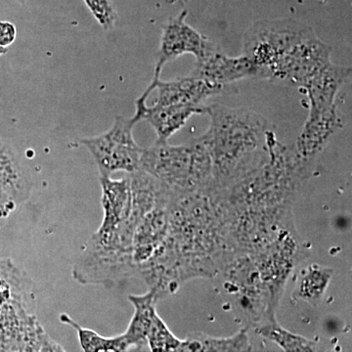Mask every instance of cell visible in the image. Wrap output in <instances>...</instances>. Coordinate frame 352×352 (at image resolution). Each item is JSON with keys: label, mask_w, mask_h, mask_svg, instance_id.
<instances>
[{"label": "cell", "mask_w": 352, "mask_h": 352, "mask_svg": "<svg viewBox=\"0 0 352 352\" xmlns=\"http://www.w3.org/2000/svg\"><path fill=\"white\" fill-rule=\"evenodd\" d=\"M210 127L199 138L212 161L210 191L228 189L270 157L273 129L267 119L247 108L206 107Z\"/></svg>", "instance_id": "obj_1"}, {"label": "cell", "mask_w": 352, "mask_h": 352, "mask_svg": "<svg viewBox=\"0 0 352 352\" xmlns=\"http://www.w3.org/2000/svg\"><path fill=\"white\" fill-rule=\"evenodd\" d=\"M139 170L149 173L173 197L207 190L212 182V161L199 138L179 146L156 141L143 150Z\"/></svg>", "instance_id": "obj_2"}, {"label": "cell", "mask_w": 352, "mask_h": 352, "mask_svg": "<svg viewBox=\"0 0 352 352\" xmlns=\"http://www.w3.org/2000/svg\"><path fill=\"white\" fill-rule=\"evenodd\" d=\"M349 76L351 69L331 62L300 87L309 100L307 120L295 146L302 159L314 163L333 133L342 127L337 96Z\"/></svg>", "instance_id": "obj_3"}, {"label": "cell", "mask_w": 352, "mask_h": 352, "mask_svg": "<svg viewBox=\"0 0 352 352\" xmlns=\"http://www.w3.org/2000/svg\"><path fill=\"white\" fill-rule=\"evenodd\" d=\"M133 118H116L112 127L101 135L80 140L94 157L101 177H110L117 171L132 173L140 168L142 148L133 138Z\"/></svg>", "instance_id": "obj_4"}, {"label": "cell", "mask_w": 352, "mask_h": 352, "mask_svg": "<svg viewBox=\"0 0 352 352\" xmlns=\"http://www.w3.org/2000/svg\"><path fill=\"white\" fill-rule=\"evenodd\" d=\"M312 31L309 25L292 19L259 21L245 32L243 54L267 72L271 65Z\"/></svg>", "instance_id": "obj_5"}, {"label": "cell", "mask_w": 352, "mask_h": 352, "mask_svg": "<svg viewBox=\"0 0 352 352\" xmlns=\"http://www.w3.org/2000/svg\"><path fill=\"white\" fill-rule=\"evenodd\" d=\"M330 46L312 31L267 69L268 80L300 88L331 62Z\"/></svg>", "instance_id": "obj_6"}, {"label": "cell", "mask_w": 352, "mask_h": 352, "mask_svg": "<svg viewBox=\"0 0 352 352\" xmlns=\"http://www.w3.org/2000/svg\"><path fill=\"white\" fill-rule=\"evenodd\" d=\"M186 11L164 25L155 71L162 72L164 65L183 54H193L200 61L215 50L214 44L186 23Z\"/></svg>", "instance_id": "obj_7"}, {"label": "cell", "mask_w": 352, "mask_h": 352, "mask_svg": "<svg viewBox=\"0 0 352 352\" xmlns=\"http://www.w3.org/2000/svg\"><path fill=\"white\" fill-rule=\"evenodd\" d=\"M161 72H154L151 87L157 90V105L187 106L201 107L204 102L215 95L232 94L234 87H222L206 82L203 78L190 75L186 78H176L170 82H163L160 78Z\"/></svg>", "instance_id": "obj_8"}, {"label": "cell", "mask_w": 352, "mask_h": 352, "mask_svg": "<svg viewBox=\"0 0 352 352\" xmlns=\"http://www.w3.org/2000/svg\"><path fill=\"white\" fill-rule=\"evenodd\" d=\"M191 75L222 87H231L233 82L245 78L267 80L268 78L267 72L245 55L229 57L217 50L200 61H196Z\"/></svg>", "instance_id": "obj_9"}, {"label": "cell", "mask_w": 352, "mask_h": 352, "mask_svg": "<svg viewBox=\"0 0 352 352\" xmlns=\"http://www.w3.org/2000/svg\"><path fill=\"white\" fill-rule=\"evenodd\" d=\"M150 94L144 91L140 98L136 100V112L133 119L136 122L147 120L156 131L157 142H168V139L186 124L192 116L205 113L206 106L201 107H187L176 105H147Z\"/></svg>", "instance_id": "obj_10"}, {"label": "cell", "mask_w": 352, "mask_h": 352, "mask_svg": "<svg viewBox=\"0 0 352 352\" xmlns=\"http://www.w3.org/2000/svg\"><path fill=\"white\" fill-rule=\"evenodd\" d=\"M102 207L103 220L98 230L110 232L131 217L132 212V191L131 177L120 180L101 177Z\"/></svg>", "instance_id": "obj_11"}, {"label": "cell", "mask_w": 352, "mask_h": 352, "mask_svg": "<svg viewBox=\"0 0 352 352\" xmlns=\"http://www.w3.org/2000/svg\"><path fill=\"white\" fill-rule=\"evenodd\" d=\"M129 302L133 305L134 314L129 328L124 333L129 346L142 349L147 344V335L155 314H157V300L156 291L150 289L142 296H129Z\"/></svg>", "instance_id": "obj_12"}, {"label": "cell", "mask_w": 352, "mask_h": 352, "mask_svg": "<svg viewBox=\"0 0 352 352\" xmlns=\"http://www.w3.org/2000/svg\"><path fill=\"white\" fill-rule=\"evenodd\" d=\"M247 329L227 338H214L204 333H197L182 340V352H236L252 351Z\"/></svg>", "instance_id": "obj_13"}, {"label": "cell", "mask_w": 352, "mask_h": 352, "mask_svg": "<svg viewBox=\"0 0 352 352\" xmlns=\"http://www.w3.org/2000/svg\"><path fill=\"white\" fill-rule=\"evenodd\" d=\"M333 274V271L331 268L311 264L298 280L294 296L296 300H302L312 307H317L323 300Z\"/></svg>", "instance_id": "obj_14"}, {"label": "cell", "mask_w": 352, "mask_h": 352, "mask_svg": "<svg viewBox=\"0 0 352 352\" xmlns=\"http://www.w3.org/2000/svg\"><path fill=\"white\" fill-rule=\"evenodd\" d=\"M256 332L270 342H274L287 352H308L316 351V344L302 336L289 332L278 323L275 314L266 317L263 323L259 324Z\"/></svg>", "instance_id": "obj_15"}, {"label": "cell", "mask_w": 352, "mask_h": 352, "mask_svg": "<svg viewBox=\"0 0 352 352\" xmlns=\"http://www.w3.org/2000/svg\"><path fill=\"white\" fill-rule=\"evenodd\" d=\"M59 319L65 325L75 329L78 336V340H80V346L85 351L122 352L131 349L124 333L113 338L102 337L98 333L82 327L67 314L60 315Z\"/></svg>", "instance_id": "obj_16"}, {"label": "cell", "mask_w": 352, "mask_h": 352, "mask_svg": "<svg viewBox=\"0 0 352 352\" xmlns=\"http://www.w3.org/2000/svg\"><path fill=\"white\" fill-rule=\"evenodd\" d=\"M182 340L176 338L163 319L155 314L147 335V344L154 352L180 351Z\"/></svg>", "instance_id": "obj_17"}, {"label": "cell", "mask_w": 352, "mask_h": 352, "mask_svg": "<svg viewBox=\"0 0 352 352\" xmlns=\"http://www.w3.org/2000/svg\"><path fill=\"white\" fill-rule=\"evenodd\" d=\"M95 19L105 31H111L115 27L118 14L110 0H83Z\"/></svg>", "instance_id": "obj_18"}, {"label": "cell", "mask_w": 352, "mask_h": 352, "mask_svg": "<svg viewBox=\"0 0 352 352\" xmlns=\"http://www.w3.org/2000/svg\"><path fill=\"white\" fill-rule=\"evenodd\" d=\"M17 30L10 22H0V47L7 48L15 41Z\"/></svg>", "instance_id": "obj_19"}, {"label": "cell", "mask_w": 352, "mask_h": 352, "mask_svg": "<svg viewBox=\"0 0 352 352\" xmlns=\"http://www.w3.org/2000/svg\"><path fill=\"white\" fill-rule=\"evenodd\" d=\"M7 51H8L7 48L0 47V56H2V55L6 54V53H7Z\"/></svg>", "instance_id": "obj_20"}, {"label": "cell", "mask_w": 352, "mask_h": 352, "mask_svg": "<svg viewBox=\"0 0 352 352\" xmlns=\"http://www.w3.org/2000/svg\"><path fill=\"white\" fill-rule=\"evenodd\" d=\"M16 2H18V3L22 4V6H24V4L27 3L28 0H15Z\"/></svg>", "instance_id": "obj_21"}]
</instances>
